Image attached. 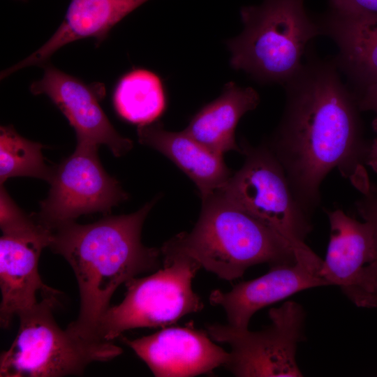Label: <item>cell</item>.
Instances as JSON below:
<instances>
[{
	"label": "cell",
	"instance_id": "7402d4cb",
	"mask_svg": "<svg viewBox=\"0 0 377 377\" xmlns=\"http://www.w3.org/2000/svg\"><path fill=\"white\" fill-rule=\"evenodd\" d=\"M357 202V209L363 220L369 221L374 230L377 244V203L367 193ZM377 297V289H376Z\"/></svg>",
	"mask_w": 377,
	"mask_h": 377
},
{
	"label": "cell",
	"instance_id": "ac0fdd59",
	"mask_svg": "<svg viewBox=\"0 0 377 377\" xmlns=\"http://www.w3.org/2000/svg\"><path fill=\"white\" fill-rule=\"evenodd\" d=\"M259 103L260 96L253 88L229 82L217 98L195 114L184 131L215 153H241L235 140L236 127L241 117Z\"/></svg>",
	"mask_w": 377,
	"mask_h": 377
},
{
	"label": "cell",
	"instance_id": "52a82bcc",
	"mask_svg": "<svg viewBox=\"0 0 377 377\" xmlns=\"http://www.w3.org/2000/svg\"><path fill=\"white\" fill-rule=\"evenodd\" d=\"M240 147L244 164L218 192L295 249L304 246L311 216L296 200L282 165L266 143L253 147L242 140Z\"/></svg>",
	"mask_w": 377,
	"mask_h": 377
},
{
	"label": "cell",
	"instance_id": "5b68a950",
	"mask_svg": "<svg viewBox=\"0 0 377 377\" xmlns=\"http://www.w3.org/2000/svg\"><path fill=\"white\" fill-rule=\"evenodd\" d=\"M59 295L43 296L18 315L16 337L1 354V377L82 375L89 364L122 353L112 341L89 342L61 329L53 316Z\"/></svg>",
	"mask_w": 377,
	"mask_h": 377
},
{
	"label": "cell",
	"instance_id": "30bf717a",
	"mask_svg": "<svg viewBox=\"0 0 377 377\" xmlns=\"http://www.w3.org/2000/svg\"><path fill=\"white\" fill-rule=\"evenodd\" d=\"M330 237L320 276L356 306L377 307V244L371 224L337 209L327 212Z\"/></svg>",
	"mask_w": 377,
	"mask_h": 377
},
{
	"label": "cell",
	"instance_id": "44dd1931",
	"mask_svg": "<svg viewBox=\"0 0 377 377\" xmlns=\"http://www.w3.org/2000/svg\"><path fill=\"white\" fill-rule=\"evenodd\" d=\"M330 8L377 14V0H330Z\"/></svg>",
	"mask_w": 377,
	"mask_h": 377
},
{
	"label": "cell",
	"instance_id": "cb8c5ba5",
	"mask_svg": "<svg viewBox=\"0 0 377 377\" xmlns=\"http://www.w3.org/2000/svg\"><path fill=\"white\" fill-rule=\"evenodd\" d=\"M372 127L377 134V116L372 121ZM365 163L377 172V138L368 146Z\"/></svg>",
	"mask_w": 377,
	"mask_h": 377
},
{
	"label": "cell",
	"instance_id": "d6986e66",
	"mask_svg": "<svg viewBox=\"0 0 377 377\" xmlns=\"http://www.w3.org/2000/svg\"><path fill=\"white\" fill-rule=\"evenodd\" d=\"M112 100L119 116L138 126L156 121L167 106L161 78L155 73L141 68H133L120 78Z\"/></svg>",
	"mask_w": 377,
	"mask_h": 377
},
{
	"label": "cell",
	"instance_id": "9a60e30c",
	"mask_svg": "<svg viewBox=\"0 0 377 377\" xmlns=\"http://www.w3.org/2000/svg\"><path fill=\"white\" fill-rule=\"evenodd\" d=\"M318 22L337 47L339 71L360 91L377 82V14L330 8Z\"/></svg>",
	"mask_w": 377,
	"mask_h": 377
},
{
	"label": "cell",
	"instance_id": "7a4b0ae2",
	"mask_svg": "<svg viewBox=\"0 0 377 377\" xmlns=\"http://www.w3.org/2000/svg\"><path fill=\"white\" fill-rule=\"evenodd\" d=\"M157 198L138 211L106 216L89 224L75 221L52 229L49 247L72 267L78 284V316L66 330L89 342H100L99 327L117 288L160 265L161 249L141 242L143 223Z\"/></svg>",
	"mask_w": 377,
	"mask_h": 377
},
{
	"label": "cell",
	"instance_id": "3957f363",
	"mask_svg": "<svg viewBox=\"0 0 377 377\" xmlns=\"http://www.w3.org/2000/svg\"><path fill=\"white\" fill-rule=\"evenodd\" d=\"M199 218L162 249L184 254L220 279L232 281L250 267L295 263V249L287 239L229 202L219 192L202 199Z\"/></svg>",
	"mask_w": 377,
	"mask_h": 377
},
{
	"label": "cell",
	"instance_id": "2e32d148",
	"mask_svg": "<svg viewBox=\"0 0 377 377\" xmlns=\"http://www.w3.org/2000/svg\"><path fill=\"white\" fill-rule=\"evenodd\" d=\"M149 0H71L63 22L36 51L1 73V79L23 68L43 66L59 49L86 38L102 43L125 17Z\"/></svg>",
	"mask_w": 377,
	"mask_h": 377
},
{
	"label": "cell",
	"instance_id": "8992f818",
	"mask_svg": "<svg viewBox=\"0 0 377 377\" xmlns=\"http://www.w3.org/2000/svg\"><path fill=\"white\" fill-rule=\"evenodd\" d=\"M163 267L124 284L125 297L110 306L99 327V337L112 341L125 331L172 325L184 316L200 311L203 303L192 288L200 265L191 258L161 249Z\"/></svg>",
	"mask_w": 377,
	"mask_h": 377
},
{
	"label": "cell",
	"instance_id": "7c38bea8",
	"mask_svg": "<svg viewBox=\"0 0 377 377\" xmlns=\"http://www.w3.org/2000/svg\"><path fill=\"white\" fill-rule=\"evenodd\" d=\"M43 77L30 86L33 94H45L66 117L76 134L77 144L107 146L114 156L125 155L133 141L114 128L99 101L105 96L103 84H87L50 64L42 66Z\"/></svg>",
	"mask_w": 377,
	"mask_h": 377
},
{
	"label": "cell",
	"instance_id": "e0dca14e",
	"mask_svg": "<svg viewBox=\"0 0 377 377\" xmlns=\"http://www.w3.org/2000/svg\"><path fill=\"white\" fill-rule=\"evenodd\" d=\"M140 144L158 151L172 161L195 184L201 199L220 190L232 172L223 158L184 131H170L159 121L138 126Z\"/></svg>",
	"mask_w": 377,
	"mask_h": 377
},
{
	"label": "cell",
	"instance_id": "4fadbf2b",
	"mask_svg": "<svg viewBox=\"0 0 377 377\" xmlns=\"http://www.w3.org/2000/svg\"><path fill=\"white\" fill-rule=\"evenodd\" d=\"M297 255L295 263L270 267L265 274L241 282L228 292L214 290L210 302L224 309L228 324L248 329L251 317L260 309L297 292L328 285L320 275L323 260L307 246Z\"/></svg>",
	"mask_w": 377,
	"mask_h": 377
},
{
	"label": "cell",
	"instance_id": "5bb4252c",
	"mask_svg": "<svg viewBox=\"0 0 377 377\" xmlns=\"http://www.w3.org/2000/svg\"><path fill=\"white\" fill-rule=\"evenodd\" d=\"M157 377H190L225 366L230 353L193 323L165 327L135 339L120 336Z\"/></svg>",
	"mask_w": 377,
	"mask_h": 377
},
{
	"label": "cell",
	"instance_id": "8fae6325",
	"mask_svg": "<svg viewBox=\"0 0 377 377\" xmlns=\"http://www.w3.org/2000/svg\"><path fill=\"white\" fill-rule=\"evenodd\" d=\"M52 230L36 214L26 222L2 230L0 238V323L8 328L13 318L34 306L42 297L60 294L43 283L38 260L49 247Z\"/></svg>",
	"mask_w": 377,
	"mask_h": 377
},
{
	"label": "cell",
	"instance_id": "d4e9b609",
	"mask_svg": "<svg viewBox=\"0 0 377 377\" xmlns=\"http://www.w3.org/2000/svg\"><path fill=\"white\" fill-rule=\"evenodd\" d=\"M362 192L368 194L377 203V185L368 182Z\"/></svg>",
	"mask_w": 377,
	"mask_h": 377
},
{
	"label": "cell",
	"instance_id": "603a6c76",
	"mask_svg": "<svg viewBox=\"0 0 377 377\" xmlns=\"http://www.w3.org/2000/svg\"><path fill=\"white\" fill-rule=\"evenodd\" d=\"M355 95L360 110H371L377 114V82L372 83Z\"/></svg>",
	"mask_w": 377,
	"mask_h": 377
},
{
	"label": "cell",
	"instance_id": "277c9868",
	"mask_svg": "<svg viewBox=\"0 0 377 377\" xmlns=\"http://www.w3.org/2000/svg\"><path fill=\"white\" fill-rule=\"evenodd\" d=\"M242 31L228 39L230 64L260 84L284 85L301 68L311 42L322 36L304 0H263L240 10Z\"/></svg>",
	"mask_w": 377,
	"mask_h": 377
},
{
	"label": "cell",
	"instance_id": "ffe728a7",
	"mask_svg": "<svg viewBox=\"0 0 377 377\" xmlns=\"http://www.w3.org/2000/svg\"><path fill=\"white\" fill-rule=\"evenodd\" d=\"M43 145L17 133L12 126L0 128V183L9 178L29 177L50 182L54 167L43 156Z\"/></svg>",
	"mask_w": 377,
	"mask_h": 377
},
{
	"label": "cell",
	"instance_id": "9c48e42d",
	"mask_svg": "<svg viewBox=\"0 0 377 377\" xmlns=\"http://www.w3.org/2000/svg\"><path fill=\"white\" fill-rule=\"evenodd\" d=\"M98 147L77 144L75 151L54 167L47 198L40 203L38 220L52 229L83 214H108L128 193L103 168Z\"/></svg>",
	"mask_w": 377,
	"mask_h": 377
},
{
	"label": "cell",
	"instance_id": "ba28073f",
	"mask_svg": "<svg viewBox=\"0 0 377 377\" xmlns=\"http://www.w3.org/2000/svg\"><path fill=\"white\" fill-rule=\"evenodd\" d=\"M271 325L252 332L229 324L207 326L212 339L228 344L229 359L225 364L240 377H298L302 374L296 361L297 343L303 335L305 312L289 301L269 311Z\"/></svg>",
	"mask_w": 377,
	"mask_h": 377
},
{
	"label": "cell",
	"instance_id": "6da1fadb",
	"mask_svg": "<svg viewBox=\"0 0 377 377\" xmlns=\"http://www.w3.org/2000/svg\"><path fill=\"white\" fill-rule=\"evenodd\" d=\"M309 45L300 71L284 85L280 122L266 142L282 165L293 194L311 215L320 186L334 168L359 189L368 182L362 163L368 149L359 108L333 58L322 59Z\"/></svg>",
	"mask_w": 377,
	"mask_h": 377
},
{
	"label": "cell",
	"instance_id": "484cf974",
	"mask_svg": "<svg viewBox=\"0 0 377 377\" xmlns=\"http://www.w3.org/2000/svg\"><path fill=\"white\" fill-rule=\"evenodd\" d=\"M21 1H26V0H21Z\"/></svg>",
	"mask_w": 377,
	"mask_h": 377
}]
</instances>
